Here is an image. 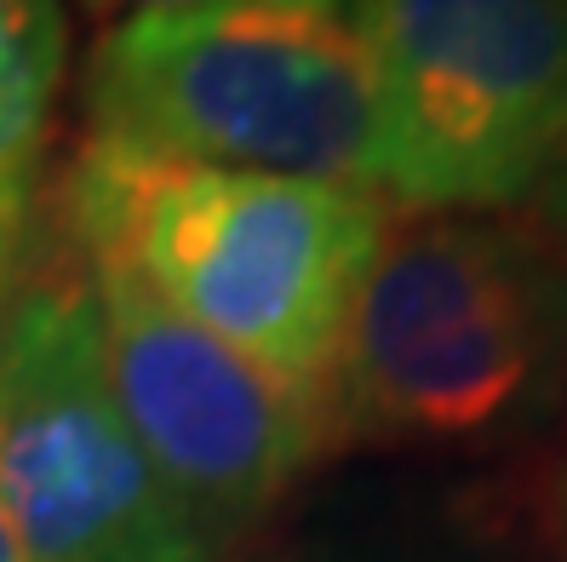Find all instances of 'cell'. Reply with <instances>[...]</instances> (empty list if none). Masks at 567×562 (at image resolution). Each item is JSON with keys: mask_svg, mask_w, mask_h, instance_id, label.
I'll list each match as a JSON object with an SVG mask.
<instances>
[{"mask_svg": "<svg viewBox=\"0 0 567 562\" xmlns=\"http://www.w3.org/2000/svg\"><path fill=\"white\" fill-rule=\"evenodd\" d=\"M395 213H505L567 167V0H344Z\"/></svg>", "mask_w": 567, "mask_h": 562, "instance_id": "cell-4", "label": "cell"}, {"mask_svg": "<svg viewBox=\"0 0 567 562\" xmlns=\"http://www.w3.org/2000/svg\"><path fill=\"white\" fill-rule=\"evenodd\" d=\"M395 224L373 190L144 161L81 144L58 229L144 276L178 316L327 402L355 293Z\"/></svg>", "mask_w": 567, "mask_h": 562, "instance_id": "cell-1", "label": "cell"}, {"mask_svg": "<svg viewBox=\"0 0 567 562\" xmlns=\"http://www.w3.org/2000/svg\"><path fill=\"white\" fill-rule=\"evenodd\" d=\"M567 282L498 213H395L327 385L332 448H442L511 425L550 379Z\"/></svg>", "mask_w": 567, "mask_h": 562, "instance_id": "cell-3", "label": "cell"}, {"mask_svg": "<svg viewBox=\"0 0 567 562\" xmlns=\"http://www.w3.org/2000/svg\"><path fill=\"white\" fill-rule=\"evenodd\" d=\"M92 18H138V12H202V7H298V12H344V0H81Z\"/></svg>", "mask_w": 567, "mask_h": 562, "instance_id": "cell-8", "label": "cell"}, {"mask_svg": "<svg viewBox=\"0 0 567 562\" xmlns=\"http://www.w3.org/2000/svg\"><path fill=\"white\" fill-rule=\"evenodd\" d=\"M70 70L63 0H0V310L47 224V150Z\"/></svg>", "mask_w": 567, "mask_h": 562, "instance_id": "cell-7", "label": "cell"}, {"mask_svg": "<svg viewBox=\"0 0 567 562\" xmlns=\"http://www.w3.org/2000/svg\"><path fill=\"white\" fill-rule=\"evenodd\" d=\"M0 562H23L18 534H12V522H7V505H0Z\"/></svg>", "mask_w": 567, "mask_h": 562, "instance_id": "cell-9", "label": "cell"}, {"mask_svg": "<svg viewBox=\"0 0 567 562\" xmlns=\"http://www.w3.org/2000/svg\"><path fill=\"white\" fill-rule=\"evenodd\" d=\"M81 264L97 310V356L126 431L178 511L229 556L332 448L327 402L178 316L126 264L97 253H81Z\"/></svg>", "mask_w": 567, "mask_h": 562, "instance_id": "cell-6", "label": "cell"}, {"mask_svg": "<svg viewBox=\"0 0 567 562\" xmlns=\"http://www.w3.org/2000/svg\"><path fill=\"white\" fill-rule=\"evenodd\" d=\"M0 505L23 562H224L126 431L86 264L52 213L0 310Z\"/></svg>", "mask_w": 567, "mask_h": 562, "instance_id": "cell-5", "label": "cell"}, {"mask_svg": "<svg viewBox=\"0 0 567 562\" xmlns=\"http://www.w3.org/2000/svg\"><path fill=\"white\" fill-rule=\"evenodd\" d=\"M86 144L379 195L373 70L344 12L202 7L104 23L81 70Z\"/></svg>", "mask_w": 567, "mask_h": 562, "instance_id": "cell-2", "label": "cell"}]
</instances>
